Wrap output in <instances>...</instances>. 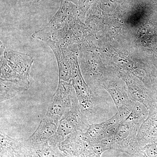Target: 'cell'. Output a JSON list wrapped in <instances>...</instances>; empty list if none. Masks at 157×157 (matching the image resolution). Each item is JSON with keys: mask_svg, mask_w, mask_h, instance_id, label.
I'll list each match as a JSON object with an SVG mask.
<instances>
[{"mask_svg": "<svg viewBox=\"0 0 157 157\" xmlns=\"http://www.w3.org/2000/svg\"><path fill=\"white\" fill-rule=\"evenodd\" d=\"M1 79L13 82L27 90L33 58L27 54L6 48L1 44Z\"/></svg>", "mask_w": 157, "mask_h": 157, "instance_id": "obj_1", "label": "cell"}, {"mask_svg": "<svg viewBox=\"0 0 157 157\" xmlns=\"http://www.w3.org/2000/svg\"><path fill=\"white\" fill-rule=\"evenodd\" d=\"M73 45L66 48L72 69V84L81 112L89 121V117L93 113L95 98L92 91L82 77L78 61V51Z\"/></svg>", "mask_w": 157, "mask_h": 157, "instance_id": "obj_2", "label": "cell"}, {"mask_svg": "<svg viewBox=\"0 0 157 157\" xmlns=\"http://www.w3.org/2000/svg\"><path fill=\"white\" fill-rule=\"evenodd\" d=\"M77 14L76 6L73 3L61 0L59 8L50 21L42 28L35 32L32 37L45 42L52 34L64 28L77 18Z\"/></svg>", "mask_w": 157, "mask_h": 157, "instance_id": "obj_3", "label": "cell"}, {"mask_svg": "<svg viewBox=\"0 0 157 157\" xmlns=\"http://www.w3.org/2000/svg\"><path fill=\"white\" fill-rule=\"evenodd\" d=\"M76 97L72 82L59 80L56 91L45 116L59 121L71 109L73 101Z\"/></svg>", "mask_w": 157, "mask_h": 157, "instance_id": "obj_4", "label": "cell"}, {"mask_svg": "<svg viewBox=\"0 0 157 157\" xmlns=\"http://www.w3.org/2000/svg\"><path fill=\"white\" fill-rule=\"evenodd\" d=\"M89 122L82 113L76 97L71 109L59 121L56 135L52 138L60 140L75 132L86 131L90 124Z\"/></svg>", "mask_w": 157, "mask_h": 157, "instance_id": "obj_5", "label": "cell"}, {"mask_svg": "<svg viewBox=\"0 0 157 157\" xmlns=\"http://www.w3.org/2000/svg\"><path fill=\"white\" fill-rule=\"evenodd\" d=\"M124 76L130 98L143 104L148 111L157 109V94L147 90L130 76Z\"/></svg>", "mask_w": 157, "mask_h": 157, "instance_id": "obj_6", "label": "cell"}, {"mask_svg": "<svg viewBox=\"0 0 157 157\" xmlns=\"http://www.w3.org/2000/svg\"><path fill=\"white\" fill-rule=\"evenodd\" d=\"M123 119L117 112L109 119L98 124H90L85 132H81L82 138L84 141L98 142L102 141L107 136V131L113 124Z\"/></svg>", "mask_w": 157, "mask_h": 157, "instance_id": "obj_7", "label": "cell"}, {"mask_svg": "<svg viewBox=\"0 0 157 157\" xmlns=\"http://www.w3.org/2000/svg\"><path fill=\"white\" fill-rule=\"evenodd\" d=\"M103 86L110 95L117 112H122L130 109L134 100L130 98L128 90L114 82L107 83L104 82Z\"/></svg>", "mask_w": 157, "mask_h": 157, "instance_id": "obj_8", "label": "cell"}, {"mask_svg": "<svg viewBox=\"0 0 157 157\" xmlns=\"http://www.w3.org/2000/svg\"><path fill=\"white\" fill-rule=\"evenodd\" d=\"M55 56L59 73V80L72 82V72L66 48H63L52 42H47Z\"/></svg>", "mask_w": 157, "mask_h": 157, "instance_id": "obj_9", "label": "cell"}, {"mask_svg": "<svg viewBox=\"0 0 157 157\" xmlns=\"http://www.w3.org/2000/svg\"><path fill=\"white\" fill-rule=\"evenodd\" d=\"M59 123L58 121L45 116L29 141L37 143L52 139L56 135Z\"/></svg>", "mask_w": 157, "mask_h": 157, "instance_id": "obj_10", "label": "cell"}, {"mask_svg": "<svg viewBox=\"0 0 157 157\" xmlns=\"http://www.w3.org/2000/svg\"><path fill=\"white\" fill-rule=\"evenodd\" d=\"M137 138L138 141H157V109L149 110L147 117L140 127Z\"/></svg>", "mask_w": 157, "mask_h": 157, "instance_id": "obj_11", "label": "cell"}, {"mask_svg": "<svg viewBox=\"0 0 157 157\" xmlns=\"http://www.w3.org/2000/svg\"><path fill=\"white\" fill-rule=\"evenodd\" d=\"M25 90L13 82L1 79V102L9 100Z\"/></svg>", "mask_w": 157, "mask_h": 157, "instance_id": "obj_12", "label": "cell"}, {"mask_svg": "<svg viewBox=\"0 0 157 157\" xmlns=\"http://www.w3.org/2000/svg\"><path fill=\"white\" fill-rule=\"evenodd\" d=\"M144 150L149 157H157V144L147 145L144 147Z\"/></svg>", "mask_w": 157, "mask_h": 157, "instance_id": "obj_13", "label": "cell"}, {"mask_svg": "<svg viewBox=\"0 0 157 157\" xmlns=\"http://www.w3.org/2000/svg\"><path fill=\"white\" fill-rule=\"evenodd\" d=\"M32 1L34 3L38 2H39V0H32Z\"/></svg>", "mask_w": 157, "mask_h": 157, "instance_id": "obj_14", "label": "cell"}, {"mask_svg": "<svg viewBox=\"0 0 157 157\" xmlns=\"http://www.w3.org/2000/svg\"><path fill=\"white\" fill-rule=\"evenodd\" d=\"M41 1V0H39V1Z\"/></svg>", "mask_w": 157, "mask_h": 157, "instance_id": "obj_15", "label": "cell"}]
</instances>
